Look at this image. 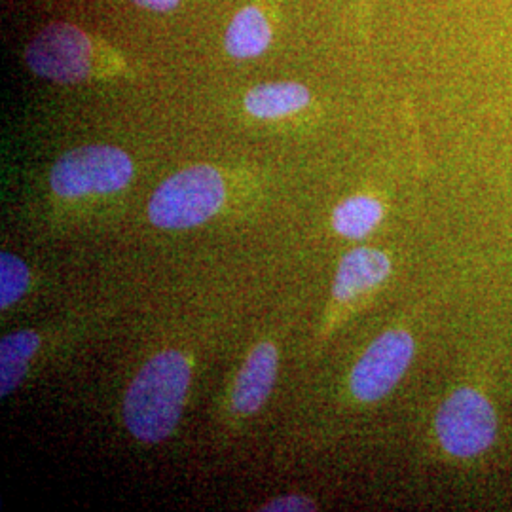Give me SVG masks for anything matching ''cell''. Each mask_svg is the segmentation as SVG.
<instances>
[{
  "mask_svg": "<svg viewBox=\"0 0 512 512\" xmlns=\"http://www.w3.org/2000/svg\"><path fill=\"white\" fill-rule=\"evenodd\" d=\"M192 370L181 351L154 355L133 378L124 401V423L145 444L164 442L181 420Z\"/></svg>",
  "mask_w": 512,
  "mask_h": 512,
  "instance_id": "6da1fadb",
  "label": "cell"
},
{
  "mask_svg": "<svg viewBox=\"0 0 512 512\" xmlns=\"http://www.w3.org/2000/svg\"><path fill=\"white\" fill-rule=\"evenodd\" d=\"M226 198L219 169L194 165L156 188L148 202V219L162 230H188L215 217Z\"/></svg>",
  "mask_w": 512,
  "mask_h": 512,
  "instance_id": "7a4b0ae2",
  "label": "cell"
},
{
  "mask_svg": "<svg viewBox=\"0 0 512 512\" xmlns=\"http://www.w3.org/2000/svg\"><path fill=\"white\" fill-rule=\"evenodd\" d=\"M133 179V162L120 148L90 145L63 154L50 173V186L61 198L112 194Z\"/></svg>",
  "mask_w": 512,
  "mask_h": 512,
  "instance_id": "3957f363",
  "label": "cell"
},
{
  "mask_svg": "<svg viewBox=\"0 0 512 512\" xmlns=\"http://www.w3.org/2000/svg\"><path fill=\"white\" fill-rule=\"evenodd\" d=\"M435 429L440 446L450 456L475 458L494 444L497 416L484 393L475 387H459L440 404Z\"/></svg>",
  "mask_w": 512,
  "mask_h": 512,
  "instance_id": "277c9868",
  "label": "cell"
},
{
  "mask_svg": "<svg viewBox=\"0 0 512 512\" xmlns=\"http://www.w3.org/2000/svg\"><path fill=\"white\" fill-rule=\"evenodd\" d=\"M92 40L69 23H54L31 40L25 61L33 73L59 82H82L92 73Z\"/></svg>",
  "mask_w": 512,
  "mask_h": 512,
  "instance_id": "5b68a950",
  "label": "cell"
},
{
  "mask_svg": "<svg viewBox=\"0 0 512 512\" xmlns=\"http://www.w3.org/2000/svg\"><path fill=\"white\" fill-rule=\"evenodd\" d=\"M414 357V338L406 330H387L376 338L351 370V393L363 403L384 399L401 382Z\"/></svg>",
  "mask_w": 512,
  "mask_h": 512,
  "instance_id": "8992f818",
  "label": "cell"
},
{
  "mask_svg": "<svg viewBox=\"0 0 512 512\" xmlns=\"http://www.w3.org/2000/svg\"><path fill=\"white\" fill-rule=\"evenodd\" d=\"M279 355L272 342H260L239 370L232 404L239 414H255L270 397L277 378Z\"/></svg>",
  "mask_w": 512,
  "mask_h": 512,
  "instance_id": "52a82bcc",
  "label": "cell"
},
{
  "mask_svg": "<svg viewBox=\"0 0 512 512\" xmlns=\"http://www.w3.org/2000/svg\"><path fill=\"white\" fill-rule=\"evenodd\" d=\"M391 274V260L380 249L357 247L342 258L332 293L338 302H348L355 296L376 289Z\"/></svg>",
  "mask_w": 512,
  "mask_h": 512,
  "instance_id": "ba28073f",
  "label": "cell"
},
{
  "mask_svg": "<svg viewBox=\"0 0 512 512\" xmlns=\"http://www.w3.org/2000/svg\"><path fill=\"white\" fill-rule=\"evenodd\" d=\"M310 101V90L298 82H268L245 95V109L255 118L274 120L308 107Z\"/></svg>",
  "mask_w": 512,
  "mask_h": 512,
  "instance_id": "9c48e42d",
  "label": "cell"
},
{
  "mask_svg": "<svg viewBox=\"0 0 512 512\" xmlns=\"http://www.w3.org/2000/svg\"><path fill=\"white\" fill-rule=\"evenodd\" d=\"M270 42V23L256 6L239 10L226 31V50L236 59H251L264 54Z\"/></svg>",
  "mask_w": 512,
  "mask_h": 512,
  "instance_id": "30bf717a",
  "label": "cell"
},
{
  "mask_svg": "<svg viewBox=\"0 0 512 512\" xmlns=\"http://www.w3.org/2000/svg\"><path fill=\"white\" fill-rule=\"evenodd\" d=\"M40 346V336L33 330H18L0 342V397H8L23 380L27 365Z\"/></svg>",
  "mask_w": 512,
  "mask_h": 512,
  "instance_id": "8fae6325",
  "label": "cell"
},
{
  "mask_svg": "<svg viewBox=\"0 0 512 512\" xmlns=\"http://www.w3.org/2000/svg\"><path fill=\"white\" fill-rule=\"evenodd\" d=\"M384 217V207L372 196H351L332 213V228L349 239L365 238Z\"/></svg>",
  "mask_w": 512,
  "mask_h": 512,
  "instance_id": "7c38bea8",
  "label": "cell"
},
{
  "mask_svg": "<svg viewBox=\"0 0 512 512\" xmlns=\"http://www.w3.org/2000/svg\"><path fill=\"white\" fill-rule=\"evenodd\" d=\"M29 289V268L12 253L0 255V308L8 310Z\"/></svg>",
  "mask_w": 512,
  "mask_h": 512,
  "instance_id": "4fadbf2b",
  "label": "cell"
},
{
  "mask_svg": "<svg viewBox=\"0 0 512 512\" xmlns=\"http://www.w3.org/2000/svg\"><path fill=\"white\" fill-rule=\"evenodd\" d=\"M315 503L304 497V495H283L268 501L260 511L266 512H289V511H315Z\"/></svg>",
  "mask_w": 512,
  "mask_h": 512,
  "instance_id": "5bb4252c",
  "label": "cell"
},
{
  "mask_svg": "<svg viewBox=\"0 0 512 512\" xmlns=\"http://www.w3.org/2000/svg\"><path fill=\"white\" fill-rule=\"evenodd\" d=\"M131 2L152 12H171L179 6V0H131Z\"/></svg>",
  "mask_w": 512,
  "mask_h": 512,
  "instance_id": "9a60e30c",
  "label": "cell"
}]
</instances>
